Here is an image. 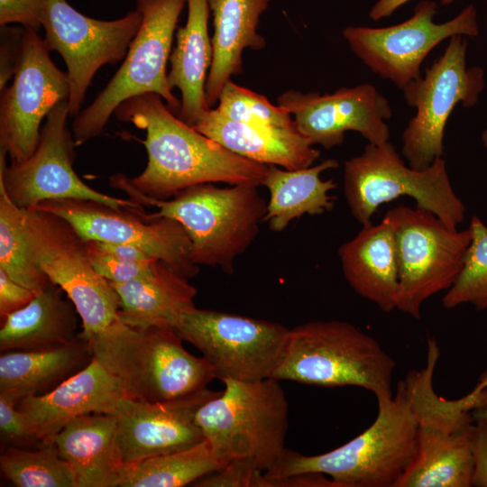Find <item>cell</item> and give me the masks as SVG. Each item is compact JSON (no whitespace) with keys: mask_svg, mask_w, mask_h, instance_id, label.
<instances>
[{"mask_svg":"<svg viewBox=\"0 0 487 487\" xmlns=\"http://www.w3.org/2000/svg\"><path fill=\"white\" fill-rule=\"evenodd\" d=\"M410 0H378L372 7L369 16L373 21L391 16L399 7ZM455 0H441L442 5H448Z\"/></svg>","mask_w":487,"mask_h":487,"instance_id":"43","label":"cell"},{"mask_svg":"<svg viewBox=\"0 0 487 487\" xmlns=\"http://www.w3.org/2000/svg\"><path fill=\"white\" fill-rule=\"evenodd\" d=\"M198 487H267L263 472L251 461L235 459L217 472L211 473L197 482Z\"/></svg>","mask_w":487,"mask_h":487,"instance_id":"38","label":"cell"},{"mask_svg":"<svg viewBox=\"0 0 487 487\" xmlns=\"http://www.w3.org/2000/svg\"><path fill=\"white\" fill-rule=\"evenodd\" d=\"M473 391L476 396V405L474 409L487 404V370L482 374L478 383Z\"/></svg>","mask_w":487,"mask_h":487,"instance_id":"44","label":"cell"},{"mask_svg":"<svg viewBox=\"0 0 487 487\" xmlns=\"http://www.w3.org/2000/svg\"><path fill=\"white\" fill-rule=\"evenodd\" d=\"M395 360L379 342L340 320L310 321L289 329L271 378L323 386H355L391 397Z\"/></svg>","mask_w":487,"mask_h":487,"instance_id":"4","label":"cell"},{"mask_svg":"<svg viewBox=\"0 0 487 487\" xmlns=\"http://www.w3.org/2000/svg\"><path fill=\"white\" fill-rule=\"evenodd\" d=\"M35 293L19 284L0 269V317L24 308L35 297Z\"/></svg>","mask_w":487,"mask_h":487,"instance_id":"41","label":"cell"},{"mask_svg":"<svg viewBox=\"0 0 487 487\" xmlns=\"http://www.w3.org/2000/svg\"><path fill=\"white\" fill-rule=\"evenodd\" d=\"M42 0H0V26L18 24L39 30Z\"/></svg>","mask_w":487,"mask_h":487,"instance_id":"39","label":"cell"},{"mask_svg":"<svg viewBox=\"0 0 487 487\" xmlns=\"http://www.w3.org/2000/svg\"><path fill=\"white\" fill-rule=\"evenodd\" d=\"M472 486L487 487V420H474Z\"/></svg>","mask_w":487,"mask_h":487,"instance_id":"42","label":"cell"},{"mask_svg":"<svg viewBox=\"0 0 487 487\" xmlns=\"http://www.w3.org/2000/svg\"><path fill=\"white\" fill-rule=\"evenodd\" d=\"M378 414L363 433L329 452L304 455L288 449L267 478L304 473L329 476L338 487H395L415 453L418 416L413 370L396 392L377 399Z\"/></svg>","mask_w":487,"mask_h":487,"instance_id":"2","label":"cell"},{"mask_svg":"<svg viewBox=\"0 0 487 487\" xmlns=\"http://www.w3.org/2000/svg\"><path fill=\"white\" fill-rule=\"evenodd\" d=\"M49 53L38 30L24 27L13 81L0 90V151L11 162H21L34 152L42 120L69 99L67 73Z\"/></svg>","mask_w":487,"mask_h":487,"instance_id":"17","label":"cell"},{"mask_svg":"<svg viewBox=\"0 0 487 487\" xmlns=\"http://www.w3.org/2000/svg\"><path fill=\"white\" fill-rule=\"evenodd\" d=\"M362 229L338 249L342 271L351 288L384 312L396 309L399 267L391 215Z\"/></svg>","mask_w":487,"mask_h":487,"instance_id":"22","label":"cell"},{"mask_svg":"<svg viewBox=\"0 0 487 487\" xmlns=\"http://www.w3.org/2000/svg\"><path fill=\"white\" fill-rule=\"evenodd\" d=\"M472 415L473 420H487V404L473 409Z\"/></svg>","mask_w":487,"mask_h":487,"instance_id":"45","label":"cell"},{"mask_svg":"<svg viewBox=\"0 0 487 487\" xmlns=\"http://www.w3.org/2000/svg\"><path fill=\"white\" fill-rule=\"evenodd\" d=\"M0 468L17 487H77L71 467L53 443L36 448L10 446L1 454Z\"/></svg>","mask_w":487,"mask_h":487,"instance_id":"33","label":"cell"},{"mask_svg":"<svg viewBox=\"0 0 487 487\" xmlns=\"http://www.w3.org/2000/svg\"><path fill=\"white\" fill-rule=\"evenodd\" d=\"M194 128L246 159L287 170L311 166L320 151L296 127L280 128L244 124L210 109Z\"/></svg>","mask_w":487,"mask_h":487,"instance_id":"23","label":"cell"},{"mask_svg":"<svg viewBox=\"0 0 487 487\" xmlns=\"http://www.w3.org/2000/svg\"><path fill=\"white\" fill-rule=\"evenodd\" d=\"M277 103L294 115L302 135L326 150L342 144L347 131L359 133L373 144L386 142L391 136L386 123L392 115L390 102L369 83L324 95L287 90Z\"/></svg>","mask_w":487,"mask_h":487,"instance_id":"19","label":"cell"},{"mask_svg":"<svg viewBox=\"0 0 487 487\" xmlns=\"http://www.w3.org/2000/svg\"><path fill=\"white\" fill-rule=\"evenodd\" d=\"M437 5L419 2L405 22L388 27L348 26L343 36L351 51L374 73L391 80L400 90L421 77L420 68L428 53L455 35L479 34L477 11L466 6L451 20L436 23Z\"/></svg>","mask_w":487,"mask_h":487,"instance_id":"15","label":"cell"},{"mask_svg":"<svg viewBox=\"0 0 487 487\" xmlns=\"http://www.w3.org/2000/svg\"><path fill=\"white\" fill-rule=\"evenodd\" d=\"M125 193L142 207H156L154 215L172 218L184 227L194 264L220 267L226 273L233 272L234 259L256 238L267 210L258 186L251 184H198L166 200Z\"/></svg>","mask_w":487,"mask_h":487,"instance_id":"6","label":"cell"},{"mask_svg":"<svg viewBox=\"0 0 487 487\" xmlns=\"http://www.w3.org/2000/svg\"><path fill=\"white\" fill-rule=\"evenodd\" d=\"M140 28L119 69L94 101L72 123L76 145L99 136L124 100L155 93L176 115L181 102L172 94L166 72L173 35L187 0H134Z\"/></svg>","mask_w":487,"mask_h":487,"instance_id":"8","label":"cell"},{"mask_svg":"<svg viewBox=\"0 0 487 487\" xmlns=\"http://www.w3.org/2000/svg\"><path fill=\"white\" fill-rule=\"evenodd\" d=\"M34 208L66 219L85 240L135 245L187 279L199 271L191 260V242L184 227L172 218L147 214L142 207H114L63 198L43 201Z\"/></svg>","mask_w":487,"mask_h":487,"instance_id":"18","label":"cell"},{"mask_svg":"<svg viewBox=\"0 0 487 487\" xmlns=\"http://www.w3.org/2000/svg\"><path fill=\"white\" fill-rule=\"evenodd\" d=\"M0 269L38 294L54 285L33 258L24 226V211L0 185Z\"/></svg>","mask_w":487,"mask_h":487,"instance_id":"32","label":"cell"},{"mask_svg":"<svg viewBox=\"0 0 487 487\" xmlns=\"http://www.w3.org/2000/svg\"><path fill=\"white\" fill-rule=\"evenodd\" d=\"M68 101L55 106L41 127L34 152L21 162H5L0 151V185L21 208H34L51 199H87L114 207H142L128 199L99 192L86 184L73 169L75 141L67 127Z\"/></svg>","mask_w":487,"mask_h":487,"instance_id":"16","label":"cell"},{"mask_svg":"<svg viewBox=\"0 0 487 487\" xmlns=\"http://www.w3.org/2000/svg\"><path fill=\"white\" fill-rule=\"evenodd\" d=\"M170 326L136 327L118 319L89 339L94 357L128 397L169 401L207 388L216 378L203 356L190 354Z\"/></svg>","mask_w":487,"mask_h":487,"instance_id":"3","label":"cell"},{"mask_svg":"<svg viewBox=\"0 0 487 487\" xmlns=\"http://www.w3.org/2000/svg\"><path fill=\"white\" fill-rule=\"evenodd\" d=\"M394 225L399 267L396 309L419 319L423 303L449 289L458 278L472 239L416 206L388 211Z\"/></svg>","mask_w":487,"mask_h":487,"instance_id":"12","label":"cell"},{"mask_svg":"<svg viewBox=\"0 0 487 487\" xmlns=\"http://www.w3.org/2000/svg\"><path fill=\"white\" fill-rule=\"evenodd\" d=\"M440 356L435 338L427 339L426 363L413 370L418 434L413 457L395 487H470L473 473L471 391L456 400L439 396L433 384Z\"/></svg>","mask_w":487,"mask_h":487,"instance_id":"7","label":"cell"},{"mask_svg":"<svg viewBox=\"0 0 487 487\" xmlns=\"http://www.w3.org/2000/svg\"><path fill=\"white\" fill-rule=\"evenodd\" d=\"M337 167L339 162L335 159L299 170L269 165L262 183L270 194L264 216L269 228L281 232L292 220L303 215L317 216L331 210L335 198L329 192L336 185L334 179L324 180L320 175Z\"/></svg>","mask_w":487,"mask_h":487,"instance_id":"30","label":"cell"},{"mask_svg":"<svg viewBox=\"0 0 487 487\" xmlns=\"http://www.w3.org/2000/svg\"><path fill=\"white\" fill-rule=\"evenodd\" d=\"M271 0H208L213 14L212 63L206 82V96L210 107L233 75L243 71L244 49L262 50L265 39L258 33L260 16Z\"/></svg>","mask_w":487,"mask_h":487,"instance_id":"27","label":"cell"},{"mask_svg":"<svg viewBox=\"0 0 487 487\" xmlns=\"http://www.w3.org/2000/svg\"><path fill=\"white\" fill-rule=\"evenodd\" d=\"M93 359L89 340L79 334L60 346L3 351L0 396L17 403L26 397L45 394L85 369Z\"/></svg>","mask_w":487,"mask_h":487,"instance_id":"25","label":"cell"},{"mask_svg":"<svg viewBox=\"0 0 487 487\" xmlns=\"http://www.w3.org/2000/svg\"><path fill=\"white\" fill-rule=\"evenodd\" d=\"M24 211V226L34 260L75 306L89 340L118 319L119 297L93 267L86 240L64 218L47 211Z\"/></svg>","mask_w":487,"mask_h":487,"instance_id":"10","label":"cell"},{"mask_svg":"<svg viewBox=\"0 0 487 487\" xmlns=\"http://www.w3.org/2000/svg\"><path fill=\"white\" fill-rule=\"evenodd\" d=\"M218 393L206 388L162 402L122 399L115 416L116 443L123 464L179 451L203 441L205 437L196 423V414Z\"/></svg>","mask_w":487,"mask_h":487,"instance_id":"20","label":"cell"},{"mask_svg":"<svg viewBox=\"0 0 487 487\" xmlns=\"http://www.w3.org/2000/svg\"><path fill=\"white\" fill-rule=\"evenodd\" d=\"M481 141L482 145L487 149V127L482 131L481 134Z\"/></svg>","mask_w":487,"mask_h":487,"instance_id":"46","label":"cell"},{"mask_svg":"<svg viewBox=\"0 0 487 487\" xmlns=\"http://www.w3.org/2000/svg\"><path fill=\"white\" fill-rule=\"evenodd\" d=\"M124 397L128 395L119 381L94 357L85 369L50 392L23 398L16 406L40 440L52 444L72 419L91 413L115 414Z\"/></svg>","mask_w":487,"mask_h":487,"instance_id":"21","label":"cell"},{"mask_svg":"<svg viewBox=\"0 0 487 487\" xmlns=\"http://www.w3.org/2000/svg\"><path fill=\"white\" fill-rule=\"evenodd\" d=\"M208 442L123 465L118 487H180L221 470Z\"/></svg>","mask_w":487,"mask_h":487,"instance_id":"31","label":"cell"},{"mask_svg":"<svg viewBox=\"0 0 487 487\" xmlns=\"http://www.w3.org/2000/svg\"><path fill=\"white\" fill-rule=\"evenodd\" d=\"M86 245L93 267L110 282L121 283L142 277L161 261L156 258L136 260L115 255L100 249L93 240H86Z\"/></svg>","mask_w":487,"mask_h":487,"instance_id":"36","label":"cell"},{"mask_svg":"<svg viewBox=\"0 0 487 487\" xmlns=\"http://www.w3.org/2000/svg\"><path fill=\"white\" fill-rule=\"evenodd\" d=\"M469 228L472 239L463 268L442 299L446 309L464 304H470L477 310L487 309V226L473 216Z\"/></svg>","mask_w":487,"mask_h":487,"instance_id":"34","label":"cell"},{"mask_svg":"<svg viewBox=\"0 0 487 487\" xmlns=\"http://www.w3.org/2000/svg\"><path fill=\"white\" fill-rule=\"evenodd\" d=\"M146 132L143 171L133 178L117 173L110 186L146 198L166 200L203 183L261 186L269 165L246 159L182 122L155 93L121 103L114 114Z\"/></svg>","mask_w":487,"mask_h":487,"instance_id":"1","label":"cell"},{"mask_svg":"<svg viewBox=\"0 0 487 487\" xmlns=\"http://www.w3.org/2000/svg\"><path fill=\"white\" fill-rule=\"evenodd\" d=\"M142 23L135 9L115 20L87 16L66 0H42L41 25L49 51L63 59L69 83L68 110L79 114L95 74L104 65L124 60Z\"/></svg>","mask_w":487,"mask_h":487,"instance_id":"14","label":"cell"},{"mask_svg":"<svg viewBox=\"0 0 487 487\" xmlns=\"http://www.w3.org/2000/svg\"><path fill=\"white\" fill-rule=\"evenodd\" d=\"M216 111L233 121L267 127L293 128L294 119L280 106H274L265 96L238 86L231 79L224 86Z\"/></svg>","mask_w":487,"mask_h":487,"instance_id":"35","label":"cell"},{"mask_svg":"<svg viewBox=\"0 0 487 487\" xmlns=\"http://www.w3.org/2000/svg\"><path fill=\"white\" fill-rule=\"evenodd\" d=\"M466 51V36H452L425 76L402 89L407 104L416 109L401 136V154L414 169L424 170L442 157L451 113L459 104L475 106L484 89V69L467 66Z\"/></svg>","mask_w":487,"mask_h":487,"instance_id":"11","label":"cell"},{"mask_svg":"<svg viewBox=\"0 0 487 487\" xmlns=\"http://www.w3.org/2000/svg\"><path fill=\"white\" fill-rule=\"evenodd\" d=\"M221 381L225 389L198 409L197 425L222 468L244 459L270 472L288 450L289 404L280 381Z\"/></svg>","mask_w":487,"mask_h":487,"instance_id":"5","label":"cell"},{"mask_svg":"<svg viewBox=\"0 0 487 487\" xmlns=\"http://www.w3.org/2000/svg\"><path fill=\"white\" fill-rule=\"evenodd\" d=\"M0 436L3 450L10 446L36 448L45 444L37 436L16 403L2 396H0Z\"/></svg>","mask_w":487,"mask_h":487,"instance_id":"37","label":"cell"},{"mask_svg":"<svg viewBox=\"0 0 487 487\" xmlns=\"http://www.w3.org/2000/svg\"><path fill=\"white\" fill-rule=\"evenodd\" d=\"M174 328L199 350L216 378L244 381L271 377L289 332L277 322L196 307L183 312Z\"/></svg>","mask_w":487,"mask_h":487,"instance_id":"13","label":"cell"},{"mask_svg":"<svg viewBox=\"0 0 487 487\" xmlns=\"http://www.w3.org/2000/svg\"><path fill=\"white\" fill-rule=\"evenodd\" d=\"M77 487H118L123 468L115 414L91 413L69 422L53 438Z\"/></svg>","mask_w":487,"mask_h":487,"instance_id":"24","label":"cell"},{"mask_svg":"<svg viewBox=\"0 0 487 487\" xmlns=\"http://www.w3.org/2000/svg\"><path fill=\"white\" fill-rule=\"evenodd\" d=\"M57 286L35 295L24 308L1 320L0 350H35L63 345L75 340L79 315Z\"/></svg>","mask_w":487,"mask_h":487,"instance_id":"29","label":"cell"},{"mask_svg":"<svg viewBox=\"0 0 487 487\" xmlns=\"http://www.w3.org/2000/svg\"><path fill=\"white\" fill-rule=\"evenodd\" d=\"M188 279L158 261L146 275L121 283L110 282L119 300V319L132 326L174 327L179 317L195 307L197 289Z\"/></svg>","mask_w":487,"mask_h":487,"instance_id":"28","label":"cell"},{"mask_svg":"<svg viewBox=\"0 0 487 487\" xmlns=\"http://www.w3.org/2000/svg\"><path fill=\"white\" fill-rule=\"evenodd\" d=\"M16 24L1 26L0 90L14 77L19 57L24 27Z\"/></svg>","mask_w":487,"mask_h":487,"instance_id":"40","label":"cell"},{"mask_svg":"<svg viewBox=\"0 0 487 487\" xmlns=\"http://www.w3.org/2000/svg\"><path fill=\"white\" fill-rule=\"evenodd\" d=\"M186 24L176 32V46L170 55L168 82L181 93L177 116L194 127L211 109L206 96L207 70L212 63V43L208 35V0H187Z\"/></svg>","mask_w":487,"mask_h":487,"instance_id":"26","label":"cell"},{"mask_svg":"<svg viewBox=\"0 0 487 487\" xmlns=\"http://www.w3.org/2000/svg\"><path fill=\"white\" fill-rule=\"evenodd\" d=\"M344 193L352 216L362 225L371 222L381 205L401 196L412 198L417 207L452 228H457L465 216L442 157L417 170L403 161L389 141L368 143L361 154L345 161Z\"/></svg>","mask_w":487,"mask_h":487,"instance_id":"9","label":"cell"}]
</instances>
